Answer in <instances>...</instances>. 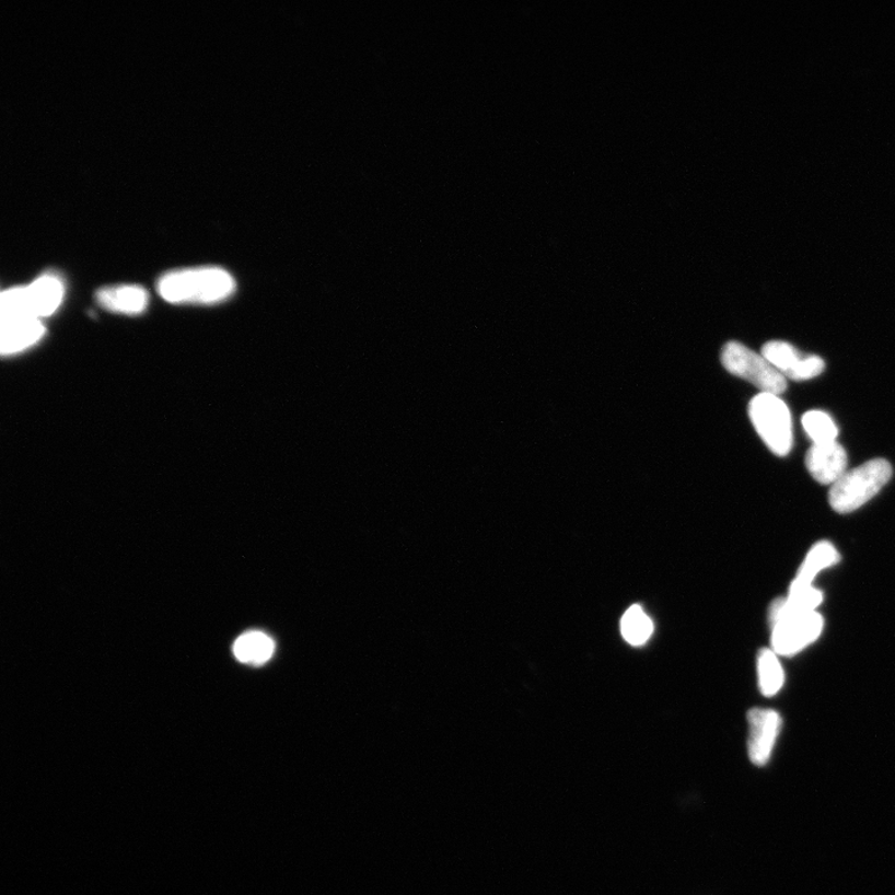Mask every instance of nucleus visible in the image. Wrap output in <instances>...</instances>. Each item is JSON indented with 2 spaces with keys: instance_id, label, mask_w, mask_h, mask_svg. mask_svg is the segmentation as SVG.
I'll return each mask as SVG.
<instances>
[{
  "instance_id": "obj_3",
  "label": "nucleus",
  "mask_w": 895,
  "mask_h": 895,
  "mask_svg": "<svg viewBox=\"0 0 895 895\" xmlns=\"http://www.w3.org/2000/svg\"><path fill=\"white\" fill-rule=\"evenodd\" d=\"M66 286L57 274L47 272L32 284L2 292V318L33 317L42 319L53 315L62 303Z\"/></svg>"
},
{
  "instance_id": "obj_13",
  "label": "nucleus",
  "mask_w": 895,
  "mask_h": 895,
  "mask_svg": "<svg viewBox=\"0 0 895 895\" xmlns=\"http://www.w3.org/2000/svg\"><path fill=\"white\" fill-rule=\"evenodd\" d=\"M276 650L272 639L261 632L253 631L236 639L234 643V654L237 661L251 664L267 663Z\"/></svg>"
},
{
  "instance_id": "obj_15",
  "label": "nucleus",
  "mask_w": 895,
  "mask_h": 895,
  "mask_svg": "<svg viewBox=\"0 0 895 895\" xmlns=\"http://www.w3.org/2000/svg\"><path fill=\"white\" fill-rule=\"evenodd\" d=\"M760 689L765 697H772L782 688L784 675L781 663L772 650L764 648L757 655Z\"/></svg>"
},
{
  "instance_id": "obj_8",
  "label": "nucleus",
  "mask_w": 895,
  "mask_h": 895,
  "mask_svg": "<svg viewBox=\"0 0 895 895\" xmlns=\"http://www.w3.org/2000/svg\"><path fill=\"white\" fill-rule=\"evenodd\" d=\"M748 756L756 766H764L770 760L772 748L778 739L781 718L775 710L755 708L748 711Z\"/></svg>"
},
{
  "instance_id": "obj_7",
  "label": "nucleus",
  "mask_w": 895,
  "mask_h": 895,
  "mask_svg": "<svg viewBox=\"0 0 895 895\" xmlns=\"http://www.w3.org/2000/svg\"><path fill=\"white\" fill-rule=\"evenodd\" d=\"M762 354L784 379L806 381L820 376L826 363L815 354H802L784 341H770L763 346Z\"/></svg>"
},
{
  "instance_id": "obj_10",
  "label": "nucleus",
  "mask_w": 895,
  "mask_h": 895,
  "mask_svg": "<svg viewBox=\"0 0 895 895\" xmlns=\"http://www.w3.org/2000/svg\"><path fill=\"white\" fill-rule=\"evenodd\" d=\"M45 334L42 319L32 317L2 318L0 350L3 356L23 352L38 344Z\"/></svg>"
},
{
  "instance_id": "obj_5",
  "label": "nucleus",
  "mask_w": 895,
  "mask_h": 895,
  "mask_svg": "<svg viewBox=\"0 0 895 895\" xmlns=\"http://www.w3.org/2000/svg\"><path fill=\"white\" fill-rule=\"evenodd\" d=\"M721 363L734 376L751 382L762 394L780 396L788 390V381L767 361L740 342H728L721 351Z\"/></svg>"
},
{
  "instance_id": "obj_6",
  "label": "nucleus",
  "mask_w": 895,
  "mask_h": 895,
  "mask_svg": "<svg viewBox=\"0 0 895 895\" xmlns=\"http://www.w3.org/2000/svg\"><path fill=\"white\" fill-rule=\"evenodd\" d=\"M772 628V651L778 655H792L814 643L824 629V618L818 612L783 617Z\"/></svg>"
},
{
  "instance_id": "obj_1",
  "label": "nucleus",
  "mask_w": 895,
  "mask_h": 895,
  "mask_svg": "<svg viewBox=\"0 0 895 895\" xmlns=\"http://www.w3.org/2000/svg\"><path fill=\"white\" fill-rule=\"evenodd\" d=\"M230 272L217 267L168 271L158 282L159 294L177 305H213L230 298L235 291Z\"/></svg>"
},
{
  "instance_id": "obj_16",
  "label": "nucleus",
  "mask_w": 895,
  "mask_h": 895,
  "mask_svg": "<svg viewBox=\"0 0 895 895\" xmlns=\"http://www.w3.org/2000/svg\"><path fill=\"white\" fill-rule=\"evenodd\" d=\"M802 426L814 444L837 442L838 428L834 419L822 410H810L803 415Z\"/></svg>"
},
{
  "instance_id": "obj_4",
  "label": "nucleus",
  "mask_w": 895,
  "mask_h": 895,
  "mask_svg": "<svg viewBox=\"0 0 895 895\" xmlns=\"http://www.w3.org/2000/svg\"><path fill=\"white\" fill-rule=\"evenodd\" d=\"M748 416L769 450L779 456L788 455L792 448V421L784 402L772 394H759L748 405Z\"/></svg>"
},
{
  "instance_id": "obj_12",
  "label": "nucleus",
  "mask_w": 895,
  "mask_h": 895,
  "mask_svg": "<svg viewBox=\"0 0 895 895\" xmlns=\"http://www.w3.org/2000/svg\"><path fill=\"white\" fill-rule=\"evenodd\" d=\"M839 561V554L833 544L821 542L812 547L806 556L805 561L793 580L790 591L812 588V582L816 579L821 571H824L830 566Z\"/></svg>"
},
{
  "instance_id": "obj_2",
  "label": "nucleus",
  "mask_w": 895,
  "mask_h": 895,
  "mask_svg": "<svg viewBox=\"0 0 895 895\" xmlns=\"http://www.w3.org/2000/svg\"><path fill=\"white\" fill-rule=\"evenodd\" d=\"M892 474V465L885 460H873L847 472L829 490L830 507L839 514L852 513L879 495Z\"/></svg>"
},
{
  "instance_id": "obj_14",
  "label": "nucleus",
  "mask_w": 895,
  "mask_h": 895,
  "mask_svg": "<svg viewBox=\"0 0 895 895\" xmlns=\"http://www.w3.org/2000/svg\"><path fill=\"white\" fill-rule=\"evenodd\" d=\"M620 632L625 641L635 647H641L650 641L654 632L652 619L648 617L639 605L629 607L620 620Z\"/></svg>"
},
{
  "instance_id": "obj_9",
  "label": "nucleus",
  "mask_w": 895,
  "mask_h": 895,
  "mask_svg": "<svg viewBox=\"0 0 895 895\" xmlns=\"http://www.w3.org/2000/svg\"><path fill=\"white\" fill-rule=\"evenodd\" d=\"M806 467L816 481L834 486L847 473L845 448L838 442L812 445L806 455Z\"/></svg>"
},
{
  "instance_id": "obj_11",
  "label": "nucleus",
  "mask_w": 895,
  "mask_h": 895,
  "mask_svg": "<svg viewBox=\"0 0 895 895\" xmlns=\"http://www.w3.org/2000/svg\"><path fill=\"white\" fill-rule=\"evenodd\" d=\"M100 306L123 315H140L149 306V292L140 286H116L100 289L96 294Z\"/></svg>"
}]
</instances>
